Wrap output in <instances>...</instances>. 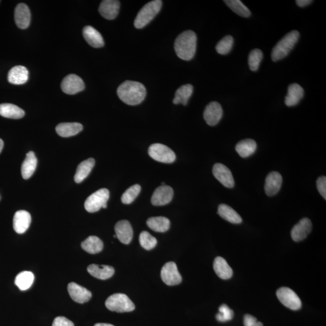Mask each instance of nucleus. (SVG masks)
<instances>
[{
	"label": "nucleus",
	"instance_id": "1",
	"mask_svg": "<svg viewBox=\"0 0 326 326\" xmlns=\"http://www.w3.org/2000/svg\"><path fill=\"white\" fill-rule=\"evenodd\" d=\"M120 99L128 105H138L145 100L146 90L139 82L126 80L119 87L117 91Z\"/></svg>",
	"mask_w": 326,
	"mask_h": 326
},
{
	"label": "nucleus",
	"instance_id": "2",
	"mask_svg": "<svg viewBox=\"0 0 326 326\" xmlns=\"http://www.w3.org/2000/svg\"><path fill=\"white\" fill-rule=\"evenodd\" d=\"M197 46V37L192 31L182 32L176 39L174 48L178 58L190 61L195 57Z\"/></svg>",
	"mask_w": 326,
	"mask_h": 326
},
{
	"label": "nucleus",
	"instance_id": "3",
	"mask_svg": "<svg viewBox=\"0 0 326 326\" xmlns=\"http://www.w3.org/2000/svg\"><path fill=\"white\" fill-rule=\"evenodd\" d=\"M300 34L298 31H292L286 34L273 48L271 58L274 62L278 61L288 56L298 42Z\"/></svg>",
	"mask_w": 326,
	"mask_h": 326
},
{
	"label": "nucleus",
	"instance_id": "4",
	"mask_svg": "<svg viewBox=\"0 0 326 326\" xmlns=\"http://www.w3.org/2000/svg\"><path fill=\"white\" fill-rule=\"evenodd\" d=\"M162 3L161 0H154L143 6L135 19V27L137 29H142L148 25L160 11Z\"/></svg>",
	"mask_w": 326,
	"mask_h": 326
},
{
	"label": "nucleus",
	"instance_id": "5",
	"mask_svg": "<svg viewBox=\"0 0 326 326\" xmlns=\"http://www.w3.org/2000/svg\"><path fill=\"white\" fill-rule=\"evenodd\" d=\"M106 307L111 311L129 312L135 309V305L128 296L124 293H114L107 298Z\"/></svg>",
	"mask_w": 326,
	"mask_h": 326
},
{
	"label": "nucleus",
	"instance_id": "6",
	"mask_svg": "<svg viewBox=\"0 0 326 326\" xmlns=\"http://www.w3.org/2000/svg\"><path fill=\"white\" fill-rule=\"evenodd\" d=\"M109 198V191L106 188H101L87 199L85 202V208L90 213L99 211L102 208H106Z\"/></svg>",
	"mask_w": 326,
	"mask_h": 326
},
{
	"label": "nucleus",
	"instance_id": "7",
	"mask_svg": "<svg viewBox=\"0 0 326 326\" xmlns=\"http://www.w3.org/2000/svg\"><path fill=\"white\" fill-rule=\"evenodd\" d=\"M148 153L154 160L163 163H172L175 161L176 155L167 146L155 143L149 147Z\"/></svg>",
	"mask_w": 326,
	"mask_h": 326
},
{
	"label": "nucleus",
	"instance_id": "8",
	"mask_svg": "<svg viewBox=\"0 0 326 326\" xmlns=\"http://www.w3.org/2000/svg\"><path fill=\"white\" fill-rule=\"evenodd\" d=\"M277 296L283 305L293 311H296L302 307L301 300L291 289L283 287L277 290Z\"/></svg>",
	"mask_w": 326,
	"mask_h": 326
},
{
	"label": "nucleus",
	"instance_id": "9",
	"mask_svg": "<svg viewBox=\"0 0 326 326\" xmlns=\"http://www.w3.org/2000/svg\"><path fill=\"white\" fill-rule=\"evenodd\" d=\"M161 279L168 286L179 285L182 282V277L179 273L175 263H166L163 266L161 271Z\"/></svg>",
	"mask_w": 326,
	"mask_h": 326
},
{
	"label": "nucleus",
	"instance_id": "10",
	"mask_svg": "<svg viewBox=\"0 0 326 326\" xmlns=\"http://www.w3.org/2000/svg\"><path fill=\"white\" fill-rule=\"evenodd\" d=\"M61 89L65 93L73 95L83 91L85 84L80 77L76 74H71L68 75L62 82Z\"/></svg>",
	"mask_w": 326,
	"mask_h": 326
},
{
	"label": "nucleus",
	"instance_id": "11",
	"mask_svg": "<svg viewBox=\"0 0 326 326\" xmlns=\"http://www.w3.org/2000/svg\"><path fill=\"white\" fill-rule=\"evenodd\" d=\"M223 116V110L220 103L217 102H212L205 107L204 118L208 125L213 126L218 125Z\"/></svg>",
	"mask_w": 326,
	"mask_h": 326
},
{
	"label": "nucleus",
	"instance_id": "12",
	"mask_svg": "<svg viewBox=\"0 0 326 326\" xmlns=\"http://www.w3.org/2000/svg\"><path fill=\"white\" fill-rule=\"evenodd\" d=\"M213 174L225 187H234L235 183H234L232 173L227 166L221 163H216L213 168Z\"/></svg>",
	"mask_w": 326,
	"mask_h": 326
},
{
	"label": "nucleus",
	"instance_id": "13",
	"mask_svg": "<svg viewBox=\"0 0 326 326\" xmlns=\"http://www.w3.org/2000/svg\"><path fill=\"white\" fill-rule=\"evenodd\" d=\"M174 197V191L168 185H161L156 189L151 198V203L155 206H162L171 203Z\"/></svg>",
	"mask_w": 326,
	"mask_h": 326
},
{
	"label": "nucleus",
	"instance_id": "14",
	"mask_svg": "<svg viewBox=\"0 0 326 326\" xmlns=\"http://www.w3.org/2000/svg\"><path fill=\"white\" fill-rule=\"evenodd\" d=\"M68 291L73 301L80 304L89 302L92 296L89 290L74 282L68 284Z\"/></svg>",
	"mask_w": 326,
	"mask_h": 326
},
{
	"label": "nucleus",
	"instance_id": "15",
	"mask_svg": "<svg viewBox=\"0 0 326 326\" xmlns=\"http://www.w3.org/2000/svg\"><path fill=\"white\" fill-rule=\"evenodd\" d=\"M312 224L308 218H303L293 227L291 231V237L295 242H300L306 239L311 232Z\"/></svg>",
	"mask_w": 326,
	"mask_h": 326
},
{
	"label": "nucleus",
	"instance_id": "16",
	"mask_svg": "<svg viewBox=\"0 0 326 326\" xmlns=\"http://www.w3.org/2000/svg\"><path fill=\"white\" fill-rule=\"evenodd\" d=\"M283 178L278 172H271L267 175L265 179V193L269 197L276 195L281 188Z\"/></svg>",
	"mask_w": 326,
	"mask_h": 326
},
{
	"label": "nucleus",
	"instance_id": "17",
	"mask_svg": "<svg viewBox=\"0 0 326 326\" xmlns=\"http://www.w3.org/2000/svg\"><path fill=\"white\" fill-rule=\"evenodd\" d=\"M31 216L27 211H16L13 220V226L16 233L23 234L28 230L31 224Z\"/></svg>",
	"mask_w": 326,
	"mask_h": 326
},
{
	"label": "nucleus",
	"instance_id": "18",
	"mask_svg": "<svg viewBox=\"0 0 326 326\" xmlns=\"http://www.w3.org/2000/svg\"><path fill=\"white\" fill-rule=\"evenodd\" d=\"M116 235L122 243L128 244L133 238V229L129 222L123 220L118 222L115 226Z\"/></svg>",
	"mask_w": 326,
	"mask_h": 326
},
{
	"label": "nucleus",
	"instance_id": "19",
	"mask_svg": "<svg viewBox=\"0 0 326 326\" xmlns=\"http://www.w3.org/2000/svg\"><path fill=\"white\" fill-rule=\"evenodd\" d=\"M120 3L117 0H104L99 6V11L104 18L112 20L119 14Z\"/></svg>",
	"mask_w": 326,
	"mask_h": 326
},
{
	"label": "nucleus",
	"instance_id": "20",
	"mask_svg": "<svg viewBox=\"0 0 326 326\" xmlns=\"http://www.w3.org/2000/svg\"><path fill=\"white\" fill-rule=\"evenodd\" d=\"M31 14L28 6L21 3L15 10V21L19 29H27L31 23Z\"/></svg>",
	"mask_w": 326,
	"mask_h": 326
},
{
	"label": "nucleus",
	"instance_id": "21",
	"mask_svg": "<svg viewBox=\"0 0 326 326\" xmlns=\"http://www.w3.org/2000/svg\"><path fill=\"white\" fill-rule=\"evenodd\" d=\"M304 96V90L297 84L290 85L288 89V94L285 97V103L286 106H294L301 102Z\"/></svg>",
	"mask_w": 326,
	"mask_h": 326
},
{
	"label": "nucleus",
	"instance_id": "22",
	"mask_svg": "<svg viewBox=\"0 0 326 326\" xmlns=\"http://www.w3.org/2000/svg\"><path fill=\"white\" fill-rule=\"evenodd\" d=\"M83 36L85 40L91 47L100 48L105 44L102 36L92 26L88 25L84 28Z\"/></svg>",
	"mask_w": 326,
	"mask_h": 326
},
{
	"label": "nucleus",
	"instance_id": "23",
	"mask_svg": "<svg viewBox=\"0 0 326 326\" xmlns=\"http://www.w3.org/2000/svg\"><path fill=\"white\" fill-rule=\"evenodd\" d=\"M28 79L29 71L22 65L13 67L8 73V79L12 84L22 85L27 83Z\"/></svg>",
	"mask_w": 326,
	"mask_h": 326
},
{
	"label": "nucleus",
	"instance_id": "24",
	"mask_svg": "<svg viewBox=\"0 0 326 326\" xmlns=\"http://www.w3.org/2000/svg\"><path fill=\"white\" fill-rule=\"evenodd\" d=\"M88 272L97 279L106 280L111 278L115 273L113 267L107 265H98L92 264L88 267Z\"/></svg>",
	"mask_w": 326,
	"mask_h": 326
},
{
	"label": "nucleus",
	"instance_id": "25",
	"mask_svg": "<svg viewBox=\"0 0 326 326\" xmlns=\"http://www.w3.org/2000/svg\"><path fill=\"white\" fill-rule=\"evenodd\" d=\"M83 129V126L79 123H62L57 126L58 134L62 138H69L76 135Z\"/></svg>",
	"mask_w": 326,
	"mask_h": 326
},
{
	"label": "nucleus",
	"instance_id": "26",
	"mask_svg": "<svg viewBox=\"0 0 326 326\" xmlns=\"http://www.w3.org/2000/svg\"><path fill=\"white\" fill-rule=\"evenodd\" d=\"M37 158L35 153L31 151L26 155V158L21 166V175L24 179L30 178L37 168Z\"/></svg>",
	"mask_w": 326,
	"mask_h": 326
},
{
	"label": "nucleus",
	"instance_id": "27",
	"mask_svg": "<svg viewBox=\"0 0 326 326\" xmlns=\"http://www.w3.org/2000/svg\"><path fill=\"white\" fill-rule=\"evenodd\" d=\"M213 268L218 276L222 279H230L233 276V269L223 257H218L215 259Z\"/></svg>",
	"mask_w": 326,
	"mask_h": 326
},
{
	"label": "nucleus",
	"instance_id": "28",
	"mask_svg": "<svg viewBox=\"0 0 326 326\" xmlns=\"http://www.w3.org/2000/svg\"><path fill=\"white\" fill-rule=\"evenodd\" d=\"M0 115L6 118L19 119L22 118L25 113L20 107L11 103L0 104Z\"/></svg>",
	"mask_w": 326,
	"mask_h": 326
},
{
	"label": "nucleus",
	"instance_id": "29",
	"mask_svg": "<svg viewBox=\"0 0 326 326\" xmlns=\"http://www.w3.org/2000/svg\"><path fill=\"white\" fill-rule=\"evenodd\" d=\"M94 165H95V160L92 158L80 162L77 166L76 174L74 175L75 182L76 183H80L83 182L89 175Z\"/></svg>",
	"mask_w": 326,
	"mask_h": 326
},
{
	"label": "nucleus",
	"instance_id": "30",
	"mask_svg": "<svg viewBox=\"0 0 326 326\" xmlns=\"http://www.w3.org/2000/svg\"><path fill=\"white\" fill-rule=\"evenodd\" d=\"M218 213L222 218L230 223L234 224L242 223V218L229 205L224 204L220 205Z\"/></svg>",
	"mask_w": 326,
	"mask_h": 326
},
{
	"label": "nucleus",
	"instance_id": "31",
	"mask_svg": "<svg viewBox=\"0 0 326 326\" xmlns=\"http://www.w3.org/2000/svg\"><path fill=\"white\" fill-rule=\"evenodd\" d=\"M257 149V143L254 140L246 139L237 143L236 151L241 157L247 158L254 154Z\"/></svg>",
	"mask_w": 326,
	"mask_h": 326
},
{
	"label": "nucleus",
	"instance_id": "32",
	"mask_svg": "<svg viewBox=\"0 0 326 326\" xmlns=\"http://www.w3.org/2000/svg\"><path fill=\"white\" fill-rule=\"evenodd\" d=\"M193 92L194 87L191 84L182 86L176 91L173 103L175 105L181 103L183 105H186Z\"/></svg>",
	"mask_w": 326,
	"mask_h": 326
},
{
	"label": "nucleus",
	"instance_id": "33",
	"mask_svg": "<svg viewBox=\"0 0 326 326\" xmlns=\"http://www.w3.org/2000/svg\"><path fill=\"white\" fill-rule=\"evenodd\" d=\"M81 247L86 252L94 254L102 252L103 243L100 238L91 236L81 243Z\"/></svg>",
	"mask_w": 326,
	"mask_h": 326
},
{
	"label": "nucleus",
	"instance_id": "34",
	"mask_svg": "<svg viewBox=\"0 0 326 326\" xmlns=\"http://www.w3.org/2000/svg\"><path fill=\"white\" fill-rule=\"evenodd\" d=\"M147 225L149 228L156 232L164 233L170 228L171 223L167 218L152 217L147 221Z\"/></svg>",
	"mask_w": 326,
	"mask_h": 326
},
{
	"label": "nucleus",
	"instance_id": "35",
	"mask_svg": "<svg viewBox=\"0 0 326 326\" xmlns=\"http://www.w3.org/2000/svg\"><path fill=\"white\" fill-rule=\"evenodd\" d=\"M35 276L31 271H22L16 276L15 283L21 291L30 288L34 283Z\"/></svg>",
	"mask_w": 326,
	"mask_h": 326
},
{
	"label": "nucleus",
	"instance_id": "36",
	"mask_svg": "<svg viewBox=\"0 0 326 326\" xmlns=\"http://www.w3.org/2000/svg\"><path fill=\"white\" fill-rule=\"evenodd\" d=\"M224 2L236 14L244 18L249 17L251 15L249 9L239 0H225Z\"/></svg>",
	"mask_w": 326,
	"mask_h": 326
},
{
	"label": "nucleus",
	"instance_id": "37",
	"mask_svg": "<svg viewBox=\"0 0 326 326\" xmlns=\"http://www.w3.org/2000/svg\"><path fill=\"white\" fill-rule=\"evenodd\" d=\"M233 43V38L230 35H227L218 42L216 46V50L218 53L220 55H227L232 49Z\"/></svg>",
	"mask_w": 326,
	"mask_h": 326
},
{
	"label": "nucleus",
	"instance_id": "38",
	"mask_svg": "<svg viewBox=\"0 0 326 326\" xmlns=\"http://www.w3.org/2000/svg\"><path fill=\"white\" fill-rule=\"evenodd\" d=\"M141 191V186L139 184H135L130 187L124 192L121 200L123 204H130L134 201Z\"/></svg>",
	"mask_w": 326,
	"mask_h": 326
},
{
	"label": "nucleus",
	"instance_id": "39",
	"mask_svg": "<svg viewBox=\"0 0 326 326\" xmlns=\"http://www.w3.org/2000/svg\"><path fill=\"white\" fill-rule=\"evenodd\" d=\"M139 242L143 249L146 250H151L154 249L157 240L156 238L152 236L148 231H142L139 237Z\"/></svg>",
	"mask_w": 326,
	"mask_h": 326
},
{
	"label": "nucleus",
	"instance_id": "40",
	"mask_svg": "<svg viewBox=\"0 0 326 326\" xmlns=\"http://www.w3.org/2000/svg\"><path fill=\"white\" fill-rule=\"evenodd\" d=\"M263 59V53L259 49H254L251 51L249 57V64L250 70L253 71L258 70L261 61Z\"/></svg>",
	"mask_w": 326,
	"mask_h": 326
},
{
	"label": "nucleus",
	"instance_id": "41",
	"mask_svg": "<svg viewBox=\"0 0 326 326\" xmlns=\"http://www.w3.org/2000/svg\"><path fill=\"white\" fill-rule=\"evenodd\" d=\"M234 316V312L226 305H222L219 309V313L216 315V319L220 322L231 320Z\"/></svg>",
	"mask_w": 326,
	"mask_h": 326
},
{
	"label": "nucleus",
	"instance_id": "42",
	"mask_svg": "<svg viewBox=\"0 0 326 326\" xmlns=\"http://www.w3.org/2000/svg\"><path fill=\"white\" fill-rule=\"evenodd\" d=\"M317 187L319 193L326 200V178L324 176H321L317 179Z\"/></svg>",
	"mask_w": 326,
	"mask_h": 326
},
{
	"label": "nucleus",
	"instance_id": "43",
	"mask_svg": "<svg viewBox=\"0 0 326 326\" xmlns=\"http://www.w3.org/2000/svg\"><path fill=\"white\" fill-rule=\"evenodd\" d=\"M243 322L244 326H263L262 322L257 321L256 318L249 314L244 315Z\"/></svg>",
	"mask_w": 326,
	"mask_h": 326
},
{
	"label": "nucleus",
	"instance_id": "44",
	"mask_svg": "<svg viewBox=\"0 0 326 326\" xmlns=\"http://www.w3.org/2000/svg\"><path fill=\"white\" fill-rule=\"evenodd\" d=\"M52 326H74L72 321L64 317L55 318Z\"/></svg>",
	"mask_w": 326,
	"mask_h": 326
},
{
	"label": "nucleus",
	"instance_id": "45",
	"mask_svg": "<svg viewBox=\"0 0 326 326\" xmlns=\"http://www.w3.org/2000/svg\"><path fill=\"white\" fill-rule=\"evenodd\" d=\"M295 2L299 7L303 8L311 4L312 1L311 0H296Z\"/></svg>",
	"mask_w": 326,
	"mask_h": 326
},
{
	"label": "nucleus",
	"instance_id": "46",
	"mask_svg": "<svg viewBox=\"0 0 326 326\" xmlns=\"http://www.w3.org/2000/svg\"><path fill=\"white\" fill-rule=\"evenodd\" d=\"M94 326H114L111 324L107 323H97Z\"/></svg>",
	"mask_w": 326,
	"mask_h": 326
},
{
	"label": "nucleus",
	"instance_id": "47",
	"mask_svg": "<svg viewBox=\"0 0 326 326\" xmlns=\"http://www.w3.org/2000/svg\"><path fill=\"white\" fill-rule=\"evenodd\" d=\"M3 146H4V143H3V140L0 139V153L2 151Z\"/></svg>",
	"mask_w": 326,
	"mask_h": 326
}]
</instances>
